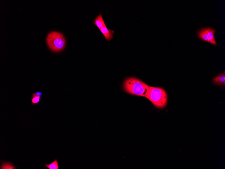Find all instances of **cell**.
Segmentation results:
<instances>
[{"mask_svg": "<svg viewBox=\"0 0 225 169\" xmlns=\"http://www.w3.org/2000/svg\"><path fill=\"white\" fill-rule=\"evenodd\" d=\"M123 89L127 93L135 96L145 97L149 86L135 77H129L124 82Z\"/></svg>", "mask_w": 225, "mask_h": 169, "instance_id": "6da1fadb", "label": "cell"}, {"mask_svg": "<svg viewBox=\"0 0 225 169\" xmlns=\"http://www.w3.org/2000/svg\"><path fill=\"white\" fill-rule=\"evenodd\" d=\"M145 97L158 108H163L167 103V95L165 90L161 88L149 86Z\"/></svg>", "mask_w": 225, "mask_h": 169, "instance_id": "7a4b0ae2", "label": "cell"}, {"mask_svg": "<svg viewBox=\"0 0 225 169\" xmlns=\"http://www.w3.org/2000/svg\"><path fill=\"white\" fill-rule=\"evenodd\" d=\"M49 48L54 52H60L65 48L66 40L62 33L54 31L50 33L46 39Z\"/></svg>", "mask_w": 225, "mask_h": 169, "instance_id": "3957f363", "label": "cell"}, {"mask_svg": "<svg viewBox=\"0 0 225 169\" xmlns=\"http://www.w3.org/2000/svg\"><path fill=\"white\" fill-rule=\"evenodd\" d=\"M215 32V30L210 28L203 29L199 31L198 36L201 40L217 46L214 37Z\"/></svg>", "mask_w": 225, "mask_h": 169, "instance_id": "277c9868", "label": "cell"}, {"mask_svg": "<svg viewBox=\"0 0 225 169\" xmlns=\"http://www.w3.org/2000/svg\"><path fill=\"white\" fill-rule=\"evenodd\" d=\"M100 30L104 34L106 40H110L113 39L114 34L113 31L108 29L106 26L103 27Z\"/></svg>", "mask_w": 225, "mask_h": 169, "instance_id": "5b68a950", "label": "cell"}, {"mask_svg": "<svg viewBox=\"0 0 225 169\" xmlns=\"http://www.w3.org/2000/svg\"><path fill=\"white\" fill-rule=\"evenodd\" d=\"M212 81L216 84L224 86L225 85V72L220 74L219 75L213 78Z\"/></svg>", "mask_w": 225, "mask_h": 169, "instance_id": "8992f818", "label": "cell"}, {"mask_svg": "<svg viewBox=\"0 0 225 169\" xmlns=\"http://www.w3.org/2000/svg\"><path fill=\"white\" fill-rule=\"evenodd\" d=\"M94 24L99 29L104 27L106 26L101 14H100L97 17H96L94 21Z\"/></svg>", "mask_w": 225, "mask_h": 169, "instance_id": "52a82bcc", "label": "cell"}, {"mask_svg": "<svg viewBox=\"0 0 225 169\" xmlns=\"http://www.w3.org/2000/svg\"><path fill=\"white\" fill-rule=\"evenodd\" d=\"M45 166L46 167L49 169H59V163H58V161L57 159H55L50 164H45Z\"/></svg>", "mask_w": 225, "mask_h": 169, "instance_id": "ba28073f", "label": "cell"}, {"mask_svg": "<svg viewBox=\"0 0 225 169\" xmlns=\"http://www.w3.org/2000/svg\"><path fill=\"white\" fill-rule=\"evenodd\" d=\"M41 99L40 96L36 95V93L33 94L32 99V103L33 104H37L40 103Z\"/></svg>", "mask_w": 225, "mask_h": 169, "instance_id": "9c48e42d", "label": "cell"}, {"mask_svg": "<svg viewBox=\"0 0 225 169\" xmlns=\"http://www.w3.org/2000/svg\"><path fill=\"white\" fill-rule=\"evenodd\" d=\"M36 95H38V96H42V93L41 92H36Z\"/></svg>", "mask_w": 225, "mask_h": 169, "instance_id": "30bf717a", "label": "cell"}]
</instances>
